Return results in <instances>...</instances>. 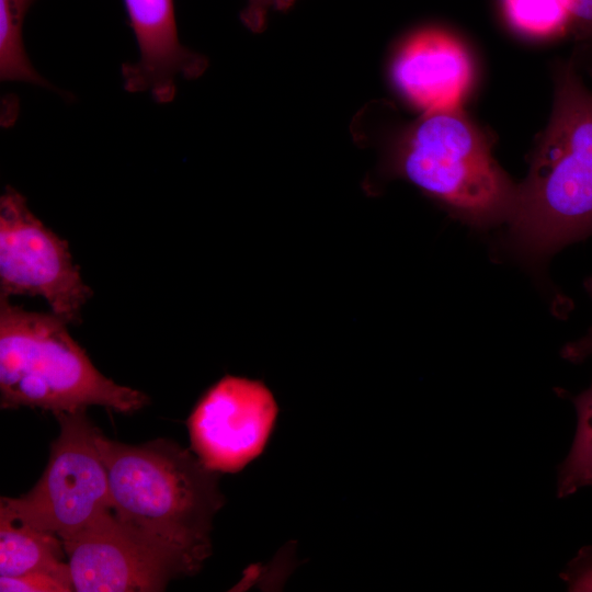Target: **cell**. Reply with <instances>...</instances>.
I'll list each match as a JSON object with an SVG mask.
<instances>
[{
  "instance_id": "obj_1",
  "label": "cell",
  "mask_w": 592,
  "mask_h": 592,
  "mask_svg": "<svg viewBox=\"0 0 592 592\" xmlns=\"http://www.w3.org/2000/svg\"><path fill=\"white\" fill-rule=\"evenodd\" d=\"M508 221L509 248L532 262L592 235V93L571 62L558 69L551 118Z\"/></svg>"
},
{
  "instance_id": "obj_2",
  "label": "cell",
  "mask_w": 592,
  "mask_h": 592,
  "mask_svg": "<svg viewBox=\"0 0 592 592\" xmlns=\"http://www.w3.org/2000/svg\"><path fill=\"white\" fill-rule=\"evenodd\" d=\"M95 443L114 514L178 551L198 571L212 551V520L224 504L218 473L166 439L129 445L98 430Z\"/></svg>"
},
{
  "instance_id": "obj_3",
  "label": "cell",
  "mask_w": 592,
  "mask_h": 592,
  "mask_svg": "<svg viewBox=\"0 0 592 592\" xmlns=\"http://www.w3.org/2000/svg\"><path fill=\"white\" fill-rule=\"evenodd\" d=\"M54 312L29 311L0 295V405L73 412L102 406L133 413L146 394L118 385L92 364Z\"/></svg>"
},
{
  "instance_id": "obj_4",
  "label": "cell",
  "mask_w": 592,
  "mask_h": 592,
  "mask_svg": "<svg viewBox=\"0 0 592 592\" xmlns=\"http://www.w3.org/2000/svg\"><path fill=\"white\" fill-rule=\"evenodd\" d=\"M379 175L409 181L479 229L508 221L517 190L459 109L423 113L407 126L389 145Z\"/></svg>"
},
{
  "instance_id": "obj_5",
  "label": "cell",
  "mask_w": 592,
  "mask_h": 592,
  "mask_svg": "<svg viewBox=\"0 0 592 592\" xmlns=\"http://www.w3.org/2000/svg\"><path fill=\"white\" fill-rule=\"evenodd\" d=\"M87 409L58 412L60 432L37 483L20 498H1L0 517L57 535L84 530L113 511L109 477Z\"/></svg>"
},
{
  "instance_id": "obj_6",
  "label": "cell",
  "mask_w": 592,
  "mask_h": 592,
  "mask_svg": "<svg viewBox=\"0 0 592 592\" xmlns=\"http://www.w3.org/2000/svg\"><path fill=\"white\" fill-rule=\"evenodd\" d=\"M0 295L41 296L68 323L79 320L92 295L68 242L47 228L25 197L10 186L0 197Z\"/></svg>"
},
{
  "instance_id": "obj_7",
  "label": "cell",
  "mask_w": 592,
  "mask_h": 592,
  "mask_svg": "<svg viewBox=\"0 0 592 592\" xmlns=\"http://www.w3.org/2000/svg\"><path fill=\"white\" fill-rule=\"evenodd\" d=\"M77 592H159L195 568L113 511L61 539Z\"/></svg>"
},
{
  "instance_id": "obj_8",
  "label": "cell",
  "mask_w": 592,
  "mask_h": 592,
  "mask_svg": "<svg viewBox=\"0 0 592 592\" xmlns=\"http://www.w3.org/2000/svg\"><path fill=\"white\" fill-rule=\"evenodd\" d=\"M277 411L262 380L226 375L202 396L187 420L192 449L207 468L237 473L262 453Z\"/></svg>"
},
{
  "instance_id": "obj_9",
  "label": "cell",
  "mask_w": 592,
  "mask_h": 592,
  "mask_svg": "<svg viewBox=\"0 0 592 592\" xmlns=\"http://www.w3.org/2000/svg\"><path fill=\"white\" fill-rule=\"evenodd\" d=\"M391 78L423 113L459 109L473 84L474 67L463 43L437 27L408 36L395 54Z\"/></svg>"
},
{
  "instance_id": "obj_10",
  "label": "cell",
  "mask_w": 592,
  "mask_h": 592,
  "mask_svg": "<svg viewBox=\"0 0 592 592\" xmlns=\"http://www.w3.org/2000/svg\"><path fill=\"white\" fill-rule=\"evenodd\" d=\"M124 4L139 52L135 62L122 66L124 88L149 92L159 103L171 102L177 77L197 78L208 61L181 44L173 0H124Z\"/></svg>"
},
{
  "instance_id": "obj_11",
  "label": "cell",
  "mask_w": 592,
  "mask_h": 592,
  "mask_svg": "<svg viewBox=\"0 0 592 592\" xmlns=\"http://www.w3.org/2000/svg\"><path fill=\"white\" fill-rule=\"evenodd\" d=\"M65 553L57 535L0 517V577L47 573L75 591Z\"/></svg>"
},
{
  "instance_id": "obj_12",
  "label": "cell",
  "mask_w": 592,
  "mask_h": 592,
  "mask_svg": "<svg viewBox=\"0 0 592 592\" xmlns=\"http://www.w3.org/2000/svg\"><path fill=\"white\" fill-rule=\"evenodd\" d=\"M35 0H0V78L52 87L33 68L23 45V23Z\"/></svg>"
},
{
  "instance_id": "obj_13",
  "label": "cell",
  "mask_w": 592,
  "mask_h": 592,
  "mask_svg": "<svg viewBox=\"0 0 592 592\" xmlns=\"http://www.w3.org/2000/svg\"><path fill=\"white\" fill-rule=\"evenodd\" d=\"M577 428L566 459L558 466L557 497L573 494L592 486V385L571 397Z\"/></svg>"
},
{
  "instance_id": "obj_14",
  "label": "cell",
  "mask_w": 592,
  "mask_h": 592,
  "mask_svg": "<svg viewBox=\"0 0 592 592\" xmlns=\"http://www.w3.org/2000/svg\"><path fill=\"white\" fill-rule=\"evenodd\" d=\"M508 23L519 33L535 38L571 34L566 0H501Z\"/></svg>"
},
{
  "instance_id": "obj_15",
  "label": "cell",
  "mask_w": 592,
  "mask_h": 592,
  "mask_svg": "<svg viewBox=\"0 0 592 592\" xmlns=\"http://www.w3.org/2000/svg\"><path fill=\"white\" fill-rule=\"evenodd\" d=\"M1 592H69L71 591L57 578L41 572H31L16 577H0Z\"/></svg>"
},
{
  "instance_id": "obj_16",
  "label": "cell",
  "mask_w": 592,
  "mask_h": 592,
  "mask_svg": "<svg viewBox=\"0 0 592 592\" xmlns=\"http://www.w3.org/2000/svg\"><path fill=\"white\" fill-rule=\"evenodd\" d=\"M559 577L570 592H592V546L581 547Z\"/></svg>"
},
{
  "instance_id": "obj_17",
  "label": "cell",
  "mask_w": 592,
  "mask_h": 592,
  "mask_svg": "<svg viewBox=\"0 0 592 592\" xmlns=\"http://www.w3.org/2000/svg\"><path fill=\"white\" fill-rule=\"evenodd\" d=\"M295 2L296 0H247L240 19L250 31L261 32L270 12L287 10Z\"/></svg>"
},
{
  "instance_id": "obj_18",
  "label": "cell",
  "mask_w": 592,
  "mask_h": 592,
  "mask_svg": "<svg viewBox=\"0 0 592 592\" xmlns=\"http://www.w3.org/2000/svg\"><path fill=\"white\" fill-rule=\"evenodd\" d=\"M571 34L578 39L592 41V0H566Z\"/></svg>"
},
{
  "instance_id": "obj_19",
  "label": "cell",
  "mask_w": 592,
  "mask_h": 592,
  "mask_svg": "<svg viewBox=\"0 0 592 592\" xmlns=\"http://www.w3.org/2000/svg\"><path fill=\"white\" fill-rule=\"evenodd\" d=\"M583 285L592 300V276L587 277ZM560 355L562 358L574 364L582 363L587 358L592 357V326L583 337L566 343L560 351Z\"/></svg>"
}]
</instances>
